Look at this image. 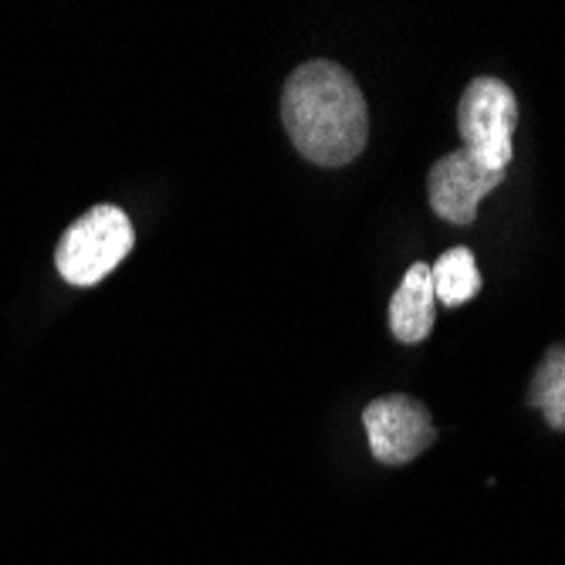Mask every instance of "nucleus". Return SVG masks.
I'll use <instances>...</instances> for the list:
<instances>
[{
	"label": "nucleus",
	"mask_w": 565,
	"mask_h": 565,
	"mask_svg": "<svg viewBox=\"0 0 565 565\" xmlns=\"http://www.w3.org/2000/svg\"><path fill=\"white\" fill-rule=\"evenodd\" d=\"M281 122L308 163L345 167L370 139V106L355 78L335 62H305L291 72L281 95Z\"/></svg>",
	"instance_id": "f257e3e1"
},
{
	"label": "nucleus",
	"mask_w": 565,
	"mask_h": 565,
	"mask_svg": "<svg viewBox=\"0 0 565 565\" xmlns=\"http://www.w3.org/2000/svg\"><path fill=\"white\" fill-rule=\"evenodd\" d=\"M132 241H136V231L126 211L113 207V203H98V207H92L85 217H78L65 231L55 250L58 275L78 288L98 285L126 262Z\"/></svg>",
	"instance_id": "f03ea898"
},
{
	"label": "nucleus",
	"mask_w": 565,
	"mask_h": 565,
	"mask_svg": "<svg viewBox=\"0 0 565 565\" xmlns=\"http://www.w3.org/2000/svg\"><path fill=\"white\" fill-rule=\"evenodd\" d=\"M519 98L501 78H475L457 102V129L465 149L488 170L508 173L515 157Z\"/></svg>",
	"instance_id": "7ed1b4c3"
},
{
	"label": "nucleus",
	"mask_w": 565,
	"mask_h": 565,
	"mask_svg": "<svg viewBox=\"0 0 565 565\" xmlns=\"http://www.w3.org/2000/svg\"><path fill=\"white\" fill-rule=\"evenodd\" d=\"M363 427H366L373 457L386 468L409 465V460H417L437 440L430 409L406 393H390V396L373 399L363 409Z\"/></svg>",
	"instance_id": "20e7f679"
},
{
	"label": "nucleus",
	"mask_w": 565,
	"mask_h": 565,
	"mask_svg": "<svg viewBox=\"0 0 565 565\" xmlns=\"http://www.w3.org/2000/svg\"><path fill=\"white\" fill-rule=\"evenodd\" d=\"M504 180L501 170H488L484 163H478L471 152L460 146L447 157H440L430 173H427V196L430 207L440 221L468 227L478 217L481 200Z\"/></svg>",
	"instance_id": "39448f33"
},
{
	"label": "nucleus",
	"mask_w": 565,
	"mask_h": 565,
	"mask_svg": "<svg viewBox=\"0 0 565 565\" xmlns=\"http://www.w3.org/2000/svg\"><path fill=\"white\" fill-rule=\"evenodd\" d=\"M434 305H437V295H434L430 265L424 262L409 265L396 295L390 298V332L399 342H424L437 322Z\"/></svg>",
	"instance_id": "423d86ee"
},
{
	"label": "nucleus",
	"mask_w": 565,
	"mask_h": 565,
	"mask_svg": "<svg viewBox=\"0 0 565 565\" xmlns=\"http://www.w3.org/2000/svg\"><path fill=\"white\" fill-rule=\"evenodd\" d=\"M430 278H434L437 301L447 308L468 305L481 291V271H478V262L468 247H450L447 254H440L430 268Z\"/></svg>",
	"instance_id": "0eeeda50"
},
{
	"label": "nucleus",
	"mask_w": 565,
	"mask_h": 565,
	"mask_svg": "<svg viewBox=\"0 0 565 565\" xmlns=\"http://www.w3.org/2000/svg\"><path fill=\"white\" fill-rule=\"evenodd\" d=\"M529 406L542 409L552 430H565V345H552L532 376Z\"/></svg>",
	"instance_id": "6e6552de"
}]
</instances>
